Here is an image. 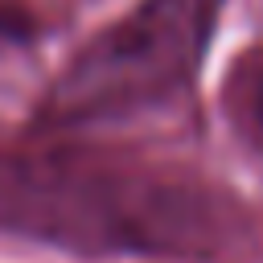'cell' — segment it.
<instances>
[{
  "mask_svg": "<svg viewBox=\"0 0 263 263\" xmlns=\"http://www.w3.org/2000/svg\"><path fill=\"white\" fill-rule=\"evenodd\" d=\"M0 230L78 255H185L226 242L230 218L193 185L78 156H0Z\"/></svg>",
  "mask_w": 263,
  "mask_h": 263,
  "instance_id": "1",
  "label": "cell"
},
{
  "mask_svg": "<svg viewBox=\"0 0 263 263\" xmlns=\"http://www.w3.org/2000/svg\"><path fill=\"white\" fill-rule=\"evenodd\" d=\"M222 8L226 0H140L66 62L37 123L49 132L119 123L185 99L201 78Z\"/></svg>",
  "mask_w": 263,
  "mask_h": 263,
  "instance_id": "2",
  "label": "cell"
},
{
  "mask_svg": "<svg viewBox=\"0 0 263 263\" xmlns=\"http://www.w3.org/2000/svg\"><path fill=\"white\" fill-rule=\"evenodd\" d=\"M259 115H263V86H259Z\"/></svg>",
  "mask_w": 263,
  "mask_h": 263,
  "instance_id": "3",
  "label": "cell"
}]
</instances>
